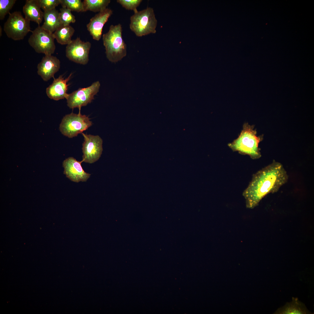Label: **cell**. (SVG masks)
<instances>
[{"mask_svg":"<svg viewBox=\"0 0 314 314\" xmlns=\"http://www.w3.org/2000/svg\"><path fill=\"white\" fill-rule=\"evenodd\" d=\"M59 13L63 25H69L70 23H74L76 22L75 17L71 13V11L67 8L62 7L60 9Z\"/></svg>","mask_w":314,"mask_h":314,"instance_id":"44dd1931","label":"cell"},{"mask_svg":"<svg viewBox=\"0 0 314 314\" xmlns=\"http://www.w3.org/2000/svg\"><path fill=\"white\" fill-rule=\"evenodd\" d=\"M129 27L136 36L142 37L156 32L157 21L153 9L147 7L131 16Z\"/></svg>","mask_w":314,"mask_h":314,"instance_id":"277c9868","label":"cell"},{"mask_svg":"<svg viewBox=\"0 0 314 314\" xmlns=\"http://www.w3.org/2000/svg\"><path fill=\"white\" fill-rule=\"evenodd\" d=\"M23 12L26 19L40 25L43 18V12L38 0H26L23 8Z\"/></svg>","mask_w":314,"mask_h":314,"instance_id":"9a60e30c","label":"cell"},{"mask_svg":"<svg viewBox=\"0 0 314 314\" xmlns=\"http://www.w3.org/2000/svg\"><path fill=\"white\" fill-rule=\"evenodd\" d=\"M31 32L28 42L36 52L45 55H52L54 53L56 46L53 33L44 30L40 25Z\"/></svg>","mask_w":314,"mask_h":314,"instance_id":"52a82bcc","label":"cell"},{"mask_svg":"<svg viewBox=\"0 0 314 314\" xmlns=\"http://www.w3.org/2000/svg\"><path fill=\"white\" fill-rule=\"evenodd\" d=\"M100 84L99 81L93 83L86 88H79L68 94L66 98L67 105L70 108H80L90 103L94 99V96L99 92Z\"/></svg>","mask_w":314,"mask_h":314,"instance_id":"ba28073f","label":"cell"},{"mask_svg":"<svg viewBox=\"0 0 314 314\" xmlns=\"http://www.w3.org/2000/svg\"><path fill=\"white\" fill-rule=\"evenodd\" d=\"M288 179L287 172L283 165L274 160L253 175L243 193L247 207L250 208L256 207L267 195L278 191Z\"/></svg>","mask_w":314,"mask_h":314,"instance_id":"6da1fadb","label":"cell"},{"mask_svg":"<svg viewBox=\"0 0 314 314\" xmlns=\"http://www.w3.org/2000/svg\"><path fill=\"white\" fill-rule=\"evenodd\" d=\"M75 30L70 26L62 25L53 33L54 37L57 42L62 45H67L72 41V38Z\"/></svg>","mask_w":314,"mask_h":314,"instance_id":"ac0fdd59","label":"cell"},{"mask_svg":"<svg viewBox=\"0 0 314 314\" xmlns=\"http://www.w3.org/2000/svg\"><path fill=\"white\" fill-rule=\"evenodd\" d=\"M72 75L71 73L66 78L60 75L54 79L51 84L46 89V93L48 97L56 101L66 98L68 94L67 91L69 86L67 83L70 79Z\"/></svg>","mask_w":314,"mask_h":314,"instance_id":"5bb4252c","label":"cell"},{"mask_svg":"<svg viewBox=\"0 0 314 314\" xmlns=\"http://www.w3.org/2000/svg\"><path fill=\"white\" fill-rule=\"evenodd\" d=\"M73 157H69L65 160L63 163L64 168V174L71 181L78 182L86 181L90 174L83 170L81 163Z\"/></svg>","mask_w":314,"mask_h":314,"instance_id":"8fae6325","label":"cell"},{"mask_svg":"<svg viewBox=\"0 0 314 314\" xmlns=\"http://www.w3.org/2000/svg\"><path fill=\"white\" fill-rule=\"evenodd\" d=\"M44 22L41 27L44 30L53 33L62 26L59 12L56 8L43 12Z\"/></svg>","mask_w":314,"mask_h":314,"instance_id":"2e32d148","label":"cell"},{"mask_svg":"<svg viewBox=\"0 0 314 314\" xmlns=\"http://www.w3.org/2000/svg\"><path fill=\"white\" fill-rule=\"evenodd\" d=\"M112 14V10L107 8L99 12L90 19L87 25V28L93 39L97 41L100 40L103 27Z\"/></svg>","mask_w":314,"mask_h":314,"instance_id":"7c38bea8","label":"cell"},{"mask_svg":"<svg viewBox=\"0 0 314 314\" xmlns=\"http://www.w3.org/2000/svg\"><path fill=\"white\" fill-rule=\"evenodd\" d=\"M276 314H312L304 304L297 298H292V301L287 303L284 306L278 308L274 313Z\"/></svg>","mask_w":314,"mask_h":314,"instance_id":"e0dca14e","label":"cell"},{"mask_svg":"<svg viewBox=\"0 0 314 314\" xmlns=\"http://www.w3.org/2000/svg\"><path fill=\"white\" fill-rule=\"evenodd\" d=\"M62 7H65L71 11L77 12L84 11L83 2L81 0H60Z\"/></svg>","mask_w":314,"mask_h":314,"instance_id":"ffe728a7","label":"cell"},{"mask_svg":"<svg viewBox=\"0 0 314 314\" xmlns=\"http://www.w3.org/2000/svg\"><path fill=\"white\" fill-rule=\"evenodd\" d=\"M142 1V0H117V2L126 10H133L134 13L137 12V8Z\"/></svg>","mask_w":314,"mask_h":314,"instance_id":"603a6c76","label":"cell"},{"mask_svg":"<svg viewBox=\"0 0 314 314\" xmlns=\"http://www.w3.org/2000/svg\"><path fill=\"white\" fill-rule=\"evenodd\" d=\"M262 140V136H257L254 126L246 123L243 124L238 137L229 144L228 146L233 151H238L240 154L249 155L253 159H257L261 156L258 144Z\"/></svg>","mask_w":314,"mask_h":314,"instance_id":"7a4b0ae2","label":"cell"},{"mask_svg":"<svg viewBox=\"0 0 314 314\" xmlns=\"http://www.w3.org/2000/svg\"><path fill=\"white\" fill-rule=\"evenodd\" d=\"M60 67V61L56 57L45 55L38 65V74L44 81H47L54 76Z\"/></svg>","mask_w":314,"mask_h":314,"instance_id":"4fadbf2b","label":"cell"},{"mask_svg":"<svg viewBox=\"0 0 314 314\" xmlns=\"http://www.w3.org/2000/svg\"><path fill=\"white\" fill-rule=\"evenodd\" d=\"M122 31L121 24L111 25L102 36L106 57L112 63L118 62L126 55V45L122 38Z\"/></svg>","mask_w":314,"mask_h":314,"instance_id":"3957f363","label":"cell"},{"mask_svg":"<svg viewBox=\"0 0 314 314\" xmlns=\"http://www.w3.org/2000/svg\"><path fill=\"white\" fill-rule=\"evenodd\" d=\"M40 6L44 11L55 8L60 4V0H38Z\"/></svg>","mask_w":314,"mask_h":314,"instance_id":"cb8c5ba5","label":"cell"},{"mask_svg":"<svg viewBox=\"0 0 314 314\" xmlns=\"http://www.w3.org/2000/svg\"><path fill=\"white\" fill-rule=\"evenodd\" d=\"M30 21L24 17L19 11L9 14L3 25V30L7 36L15 41L24 39L27 34L32 32Z\"/></svg>","mask_w":314,"mask_h":314,"instance_id":"5b68a950","label":"cell"},{"mask_svg":"<svg viewBox=\"0 0 314 314\" xmlns=\"http://www.w3.org/2000/svg\"><path fill=\"white\" fill-rule=\"evenodd\" d=\"M83 2L85 12L89 10L99 12L107 8L110 0H84Z\"/></svg>","mask_w":314,"mask_h":314,"instance_id":"d6986e66","label":"cell"},{"mask_svg":"<svg viewBox=\"0 0 314 314\" xmlns=\"http://www.w3.org/2000/svg\"><path fill=\"white\" fill-rule=\"evenodd\" d=\"M84 138L82 144V162L93 163L100 157L103 151L102 140L98 135L82 133Z\"/></svg>","mask_w":314,"mask_h":314,"instance_id":"30bf717a","label":"cell"},{"mask_svg":"<svg viewBox=\"0 0 314 314\" xmlns=\"http://www.w3.org/2000/svg\"><path fill=\"white\" fill-rule=\"evenodd\" d=\"M91 47L89 42H85L80 38L72 40L67 45L66 56L70 60L83 65L87 64L89 61V54Z\"/></svg>","mask_w":314,"mask_h":314,"instance_id":"9c48e42d","label":"cell"},{"mask_svg":"<svg viewBox=\"0 0 314 314\" xmlns=\"http://www.w3.org/2000/svg\"><path fill=\"white\" fill-rule=\"evenodd\" d=\"M16 0H0V19H4L9 14L10 10L15 3Z\"/></svg>","mask_w":314,"mask_h":314,"instance_id":"7402d4cb","label":"cell"},{"mask_svg":"<svg viewBox=\"0 0 314 314\" xmlns=\"http://www.w3.org/2000/svg\"><path fill=\"white\" fill-rule=\"evenodd\" d=\"M92 125V122L88 116L82 115L80 112L77 114L72 113L64 117L59 129L64 135L72 138L82 133Z\"/></svg>","mask_w":314,"mask_h":314,"instance_id":"8992f818","label":"cell"}]
</instances>
